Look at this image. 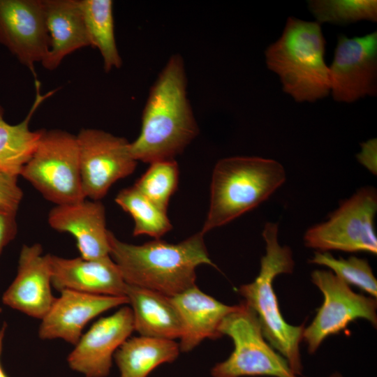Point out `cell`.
Wrapping results in <instances>:
<instances>
[{"mask_svg":"<svg viewBox=\"0 0 377 377\" xmlns=\"http://www.w3.org/2000/svg\"><path fill=\"white\" fill-rule=\"evenodd\" d=\"M82 191L87 199L100 200L118 180L131 175L137 165L124 138L82 128L76 135Z\"/></svg>","mask_w":377,"mask_h":377,"instance_id":"obj_9","label":"cell"},{"mask_svg":"<svg viewBox=\"0 0 377 377\" xmlns=\"http://www.w3.org/2000/svg\"><path fill=\"white\" fill-rule=\"evenodd\" d=\"M311 281L324 300L312 323L304 330L302 339L309 353H314L327 337L346 330L357 319H365L376 326L377 302L374 297L353 292L332 271L314 270Z\"/></svg>","mask_w":377,"mask_h":377,"instance_id":"obj_10","label":"cell"},{"mask_svg":"<svg viewBox=\"0 0 377 377\" xmlns=\"http://www.w3.org/2000/svg\"><path fill=\"white\" fill-rule=\"evenodd\" d=\"M171 299L182 321L179 345L182 352L192 350L205 339L220 338V325L238 307L223 304L201 291L196 285Z\"/></svg>","mask_w":377,"mask_h":377,"instance_id":"obj_18","label":"cell"},{"mask_svg":"<svg viewBox=\"0 0 377 377\" xmlns=\"http://www.w3.org/2000/svg\"><path fill=\"white\" fill-rule=\"evenodd\" d=\"M128 304L127 297L108 296L63 290L41 319L42 340L61 339L75 345L85 326L103 312Z\"/></svg>","mask_w":377,"mask_h":377,"instance_id":"obj_15","label":"cell"},{"mask_svg":"<svg viewBox=\"0 0 377 377\" xmlns=\"http://www.w3.org/2000/svg\"><path fill=\"white\" fill-rule=\"evenodd\" d=\"M361 151L356 155L357 160L372 174L377 172V141L376 138L362 142Z\"/></svg>","mask_w":377,"mask_h":377,"instance_id":"obj_30","label":"cell"},{"mask_svg":"<svg viewBox=\"0 0 377 377\" xmlns=\"http://www.w3.org/2000/svg\"><path fill=\"white\" fill-rule=\"evenodd\" d=\"M309 263L329 267L347 284L359 288L374 298L377 297V281L367 260L356 256L335 258L329 252L316 251Z\"/></svg>","mask_w":377,"mask_h":377,"instance_id":"obj_27","label":"cell"},{"mask_svg":"<svg viewBox=\"0 0 377 377\" xmlns=\"http://www.w3.org/2000/svg\"><path fill=\"white\" fill-rule=\"evenodd\" d=\"M52 286L59 293L126 297L127 283L110 256L85 259L51 255Z\"/></svg>","mask_w":377,"mask_h":377,"instance_id":"obj_17","label":"cell"},{"mask_svg":"<svg viewBox=\"0 0 377 377\" xmlns=\"http://www.w3.org/2000/svg\"><path fill=\"white\" fill-rule=\"evenodd\" d=\"M1 311H2V309H1V308L0 307V313H1Z\"/></svg>","mask_w":377,"mask_h":377,"instance_id":"obj_33","label":"cell"},{"mask_svg":"<svg viewBox=\"0 0 377 377\" xmlns=\"http://www.w3.org/2000/svg\"><path fill=\"white\" fill-rule=\"evenodd\" d=\"M278 230L277 223L267 222L264 226L266 252L260 260L259 274L251 283L241 286L238 293L256 315L265 339L285 357L297 376L302 371L300 343L304 323L295 326L284 320L273 288L275 277L292 273L295 266L291 249L278 242Z\"/></svg>","mask_w":377,"mask_h":377,"instance_id":"obj_4","label":"cell"},{"mask_svg":"<svg viewBox=\"0 0 377 377\" xmlns=\"http://www.w3.org/2000/svg\"><path fill=\"white\" fill-rule=\"evenodd\" d=\"M40 83L35 82L36 97L24 120L17 124H10L3 118L0 106V170L20 176L42 135L43 130L31 131L29 123L38 106L54 91L41 94Z\"/></svg>","mask_w":377,"mask_h":377,"instance_id":"obj_22","label":"cell"},{"mask_svg":"<svg viewBox=\"0 0 377 377\" xmlns=\"http://www.w3.org/2000/svg\"><path fill=\"white\" fill-rule=\"evenodd\" d=\"M114 200L133 219L134 236L147 235L160 239L172 228L167 212L158 207L133 186L121 190Z\"/></svg>","mask_w":377,"mask_h":377,"instance_id":"obj_24","label":"cell"},{"mask_svg":"<svg viewBox=\"0 0 377 377\" xmlns=\"http://www.w3.org/2000/svg\"><path fill=\"white\" fill-rule=\"evenodd\" d=\"M376 188H360L343 201L327 221L309 228L304 236V244L320 252L336 250L376 254Z\"/></svg>","mask_w":377,"mask_h":377,"instance_id":"obj_8","label":"cell"},{"mask_svg":"<svg viewBox=\"0 0 377 377\" xmlns=\"http://www.w3.org/2000/svg\"><path fill=\"white\" fill-rule=\"evenodd\" d=\"M47 222L54 230L73 236L80 256L95 259L110 256L109 232L105 209L100 200L84 199L55 205Z\"/></svg>","mask_w":377,"mask_h":377,"instance_id":"obj_16","label":"cell"},{"mask_svg":"<svg viewBox=\"0 0 377 377\" xmlns=\"http://www.w3.org/2000/svg\"><path fill=\"white\" fill-rule=\"evenodd\" d=\"M133 331V313L127 306L98 319L74 345L67 357L69 368L84 377H107L116 350Z\"/></svg>","mask_w":377,"mask_h":377,"instance_id":"obj_13","label":"cell"},{"mask_svg":"<svg viewBox=\"0 0 377 377\" xmlns=\"http://www.w3.org/2000/svg\"><path fill=\"white\" fill-rule=\"evenodd\" d=\"M17 232L16 214L0 209V256Z\"/></svg>","mask_w":377,"mask_h":377,"instance_id":"obj_29","label":"cell"},{"mask_svg":"<svg viewBox=\"0 0 377 377\" xmlns=\"http://www.w3.org/2000/svg\"><path fill=\"white\" fill-rule=\"evenodd\" d=\"M325 52L320 24L290 17L281 37L267 48L266 64L295 101L314 102L330 92Z\"/></svg>","mask_w":377,"mask_h":377,"instance_id":"obj_5","label":"cell"},{"mask_svg":"<svg viewBox=\"0 0 377 377\" xmlns=\"http://www.w3.org/2000/svg\"><path fill=\"white\" fill-rule=\"evenodd\" d=\"M201 231L177 244L160 239L135 245L110 231V256L125 282L170 297L195 286L197 267L216 265L209 258Z\"/></svg>","mask_w":377,"mask_h":377,"instance_id":"obj_2","label":"cell"},{"mask_svg":"<svg viewBox=\"0 0 377 377\" xmlns=\"http://www.w3.org/2000/svg\"><path fill=\"white\" fill-rule=\"evenodd\" d=\"M179 351L174 340L139 336L127 339L113 358L119 377H147L158 366L174 362Z\"/></svg>","mask_w":377,"mask_h":377,"instance_id":"obj_21","label":"cell"},{"mask_svg":"<svg viewBox=\"0 0 377 377\" xmlns=\"http://www.w3.org/2000/svg\"><path fill=\"white\" fill-rule=\"evenodd\" d=\"M90 45L102 57L105 71L119 68L122 59L119 53L111 0H79Z\"/></svg>","mask_w":377,"mask_h":377,"instance_id":"obj_23","label":"cell"},{"mask_svg":"<svg viewBox=\"0 0 377 377\" xmlns=\"http://www.w3.org/2000/svg\"><path fill=\"white\" fill-rule=\"evenodd\" d=\"M330 91L339 102L352 103L377 92V32L338 36L329 67Z\"/></svg>","mask_w":377,"mask_h":377,"instance_id":"obj_11","label":"cell"},{"mask_svg":"<svg viewBox=\"0 0 377 377\" xmlns=\"http://www.w3.org/2000/svg\"><path fill=\"white\" fill-rule=\"evenodd\" d=\"M184 62L172 54L151 86L142 114L141 129L130 142L138 161L175 159L199 133L187 97Z\"/></svg>","mask_w":377,"mask_h":377,"instance_id":"obj_1","label":"cell"},{"mask_svg":"<svg viewBox=\"0 0 377 377\" xmlns=\"http://www.w3.org/2000/svg\"><path fill=\"white\" fill-rule=\"evenodd\" d=\"M308 8L319 24H348L377 20L376 0H311L308 1Z\"/></svg>","mask_w":377,"mask_h":377,"instance_id":"obj_25","label":"cell"},{"mask_svg":"<svg viewBox=\"0 0 377 377\" xmlns=\"http://www.w3.org/2000/svg\"><path fill=\"white\" fill-rule=\"evenodd\" d=\"M19 176L0 170V209L17 213L23 198L17 184Z\"/></svg>","mask_w":377,"mask_h":377,"instance_id":"obj_28","label":"cell"},{"mask_svg":"<svg viewBox=\"0 0 377 377\" xmlns=\"http://www.w3.org/2000/svg\"><path fill=\"white\" fill-rule=\"evenodd\" d=\"M278 161L258 156L219 160L213 170L203 234L224 226L267 200L286 181Z\"/></svg>","mask_w":377,"mask_h":377,"instance_id":"obj_3","label":"cell"},{"mask_svg":"<svg viewBox=\"0 0 377 377\" xmlns=\"http://www.w3.org/2000/svg\"><path fill=\"white\" fill-rule=\"evenodd\" d=\"M7 328V324L4 323L2 327L0 329V357L2 352L3 339L5 337V334ZM0 377H8L6 374L4 372L1 363H0Z\"/></svg>","mask_w":377,"mask_h":377,"instance_id":"obj_31","label":"cell"},{"mask_svg":"<svg viewBox=\"0 0 377 377\" xmlns=\"http://www.w3.org/2000/svg\"><path fill=\"white\" fill-rule=\"evenodd\" d=\"M20 176L55 205L85 199L76 135L61 130H43Z\"/></svg>","mask_w":377,"mask_h":377,"instance_id":"obj_6","label":"cell"},{"mask_svg":"<svg viewBox=\"0 0 377 377\" xmlns=\"http://www.w3.org/2000/svg\"><path fill=\"white\" fill-rule=\"evenodd\" d=\"M51 255L40 244H24L20 250L17 274L3 293V304L31 318L41 320L52 306Z\"/></svg>","mask_w":377,"mask_h":377,"instance_id":"obj_14","label":"cell"},{"mask_svg":"<svg viewBox=\"0 0 377 377\" xmlns=\"http://www.w3.org/2000/svg\"><path fill=\"white\" fill-rule=\"evenodd\" d=\"M0 43L35 76L50 47L43 0H0Z\"/></svg>","mask_w":377,"mask_h":377,"instance_id":"obj_12","label":"cell"},{"mask_svg":"<svg viewBox=\"0 0 377 377\" xmlns=\"http://www.w3.org/2000/svg\"><path fill=\"white\" fill-rule=\"evenodd\" d=\"M179 180V168L175 159L150 163L147 171L133 186L158 207L167 212L168 203L175 192Z\"/></svg>","mask_w":377,"mask_h":377,"instance_id":"obj_26","label":"cell"},{"mask_svg":"<svg viewBox=\"0 0 377 377\" xmlns=\"http://www.w3.org/2000/svg\"><path fill=\"white\" fill-rule=\"evenodd\" d=\"M126 295L131 305L134 330L140 336L170 340L180 338L182 321L171 297L128 284Z\"/></svg>","mask_w":377,"mask_h":377,"instance_id":"obj_20","label":"cell"},{"mask_svg":"<svg viewBox=\"0 0 377 377\" xmlns=\"http://www.w3.org/2000/svg\"><path fill=\"white\" fill-rule=\"evenodd\" d=\"M43 3L50 47L41 64L53 71L65 57L91 45L79 0H43Z\"/></svg>","mask_w":377,"mask_h":377,"instance_id":"obj_19","label":"cell"},{"mask_svg":"<svg viewBox=\"0 0 377 377\" xmlns=\"http://www.w3.org/2000/svg\"><path fill=\"white\" fill-rule=\"evenodd\" d=\"M219 330L230 337L234 350L212 369V377H297L287 360L267 342L256 315L243 302L223 319Z\"/></svg>","mask_w":377,"mask_h":377,"instance_id":"obj_7","label":"cell"},{"mask_svg":"<svg viewBox=\"0 0 377 377\" xmlns=\"http://www.w3.org/2000/svg\"><path fill=\"white\" fill-rule=\"evenodd\" d=\"M329 377H343L340 374L334 373Z\"/></svg>","mask_w":377,"mask_h":377,"instance_id":"obj_32","label":"cell"}]
</instances>
